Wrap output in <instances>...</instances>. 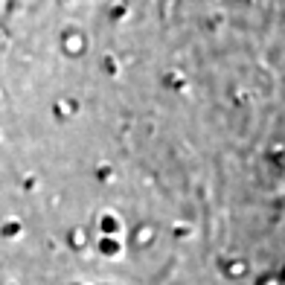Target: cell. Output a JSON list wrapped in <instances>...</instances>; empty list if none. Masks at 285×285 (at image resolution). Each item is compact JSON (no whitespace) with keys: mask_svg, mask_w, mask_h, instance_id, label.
I'll list each match as a JSON object with an SVG mask.
<instances>
[{"mask_svg":"<svg viewBox=\"0 0 285 285\" xmlns=\"http://www.w3.org/2000/svg\"><path fill=\"white\" fill-rule=\"evenodd\" d=\"M227 274H230V277H242V274H248V262H242V259H236V262H230V268H227Z\"/></svg>","mask_w":285,"mask_h":285,"instance_id":"obj_5","label":"cell"},{"mask_svg":"<svg viewBox=\"0 0 285 285\" xmlns=\"http://www.w3.org/2000/svg\"><path fill=\"white\" fill-rule=\"evenodd\" d=\"M262 285H277V283H274V280H271V283H268V280H265V283H262Z\"/></svg>","mask_w":285,"mask_h":285,"instance_id":"obj_7","label":"cell"},{"mask_svg":"<svg viewBox=\"0 0 285 285\" xmlns=\"http://www.w3.org/2000/svg\"><path fill=\"white\" fill-rule=\"evenodd\" d=\"M99 251H102V253H111V256L119 253V242H117V236H102V239H99Z\"/></svg>","mask_w":285,"mask_h":285,"instance_id":"obj_3","label":"cell"},{"mask_svg":"<svg viewBox=\"0 0 285 285\" xmlns=\"http://www.w3.org/2000/svg\"><path fill=\"white\" fill-rule=\"evenodd\" d=\"M151 239H154V227H149V224L137 227V245H149Z\"/></svg>","mask_w":285,"mask_h":285,"instance_id":"obj_4","label":"cell"},{"mask_svg":"<svg viewBox=\"0 0 285 285\" xmlns=\"http://www.w3.org/2000/svg\"><path fill=\"white\" fill-rule=\"evenodd\" d=\"M64 50H67V52H73V55H76V52H82V50H84V35L70 32V35L64 38Z\"/></svg>","mask_w":285,"mask_h":285,"instance_id":"obj_2","label":"cell"},{"mask_svg":"<svg viewBox=\"0 0 285 285\" xmlns=\"http://www.w3.org/2000/svg\"><path fill=\"white\" fill-rule=\"evenodd\" d=\"M70 239H73V248H84V245H87V233H84V230H73Z\"/></svg>","mask_w":285,"mask_h":285,"instance_id":"obj_6","label":"cell"},{"mask_svg":"<svg viewBox=\"0 0 285 285\" xmlns=\"http://www.w3.org/2000/svg\"><path fill=\"white\" fill-rule=\"evenodd\" d=\"M119 227H122V224H119L117 216H111V213H102V216H99V230H102V233L111 236V233H119Z\"/></svg>","mask_w":285,"mask_h":285,"instance_id":"obj_1","label":"cell"}]
</instances>
